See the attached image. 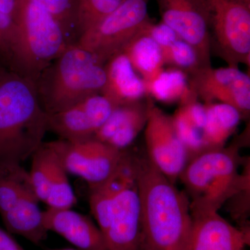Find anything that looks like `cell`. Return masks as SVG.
Masks as SVG:
<instances>
[{
	"label": "cell",
	"instance_id": "1",
	"mask_svg": "<svg viewBox=\"0 0 250 250\" xmlns=\"http://www.w3.org/2000/svg\"><path fill=\"white\" fill-rule=\"evenodd\" d=\"M136 182L143 250H185L192 224L186 192L161 173L147 155L138 154Z\"/></svg>",
	"mask_w": 250,
	"mask_h": 250
},
{
	"label": "cell",
	"instance_id": "2",
	"mask_svg": "<svg viewBox=\"0 0 250 250\" xmlns=\"http://www.w3.org/2000/svg\"><path fill=\"white\" fill-rule=\"evenodd\" d=\"M47 114L34 81L5 68L0 72V166L21 164L43 143Z\"/></svg>",
	"mask_w": 250,
	"mask_h": 250
},
{
	"label": "cell",
	"instance_id": "3",
	"mask_svg": "<svg viewBox=\"0 0 250 250\" xmlns=\"http://www.w3.org/2000/svg\"><path fill=\"white\" fill-rule=\"evenodd\" d=\"M105 82L104 65L75 42L49 64L34 83L41 107L50 115L101 93Z\"/></svg>",
	"mask_w": 250,
	"mask_h": 250
},
{
	"label": "cell",
	"instance_id": "4",
	"mask_svg": "<svg viewBox=\"0 0 250 250\" xmlns=\"http://www.w3.org/2000/svg\"><path fill=\"white\" fill-rule=\"evenodd\" d=\"M241 164L236 143L192 158L179 178L185 187L191 212L218 211L244 181L248 172L239 173Z\"/></svg>",
	"mask_w": 250,
	"mask_h": 250
},
{
	"label": "cell",
	"instance_id": "5",
	"mask_svg": "<svg viewBox=\"0 0 250 250\" xmlns=\"http://www.w3.org/2000/svg\"><path fill=\"white\" fill-rule=\"evenodd\" d=\"M16 22L14 71L35 82L42 70L72 42L52 15L27 0H21Z\"/></svg>",
	"mask_w": 250,
	"mask_h": 250
},
{
	"label": "cell",
	"instance_id": "6",
	"mask_svg": "<svg viewBox=\"0 0 250 250\" xmlns=\"http://www.w3.org/2000/svg\"><path fill=\"white\" fill-rule=\"evenodd\" d=\"M149 0H125L115 11L81 34L75 43L104 65L125 49L153 22Z\"/></svg>",
	"mask_w": 250,
	"mask_h": 250
},
{
	"label": "cell",
	"instance_id": "7",
	"mask_svg": "<svg viewBox=\"0 0 250 250\" xmlns=\"http://www.w3.org/2000/svg\"><path fill=\"white\" fill-rule=\"evenodd\" d=\"M219 55L229 67H250V5L233 0H207Z\"/></svg>",
	"mask_w": 250,
	"mask_h": 250
},
{
	"label": "cell",
	"instance_id": "8",
	"mask_svg": "<svg viewBox=\"0 0 250 250\" xmlns=\"http://www.w3.org/2000/svg\"><path fill=\"white\" fill-rule=\"evenodd\" d=\"M48 143L67 173L83 179L90 188L103 183L113 174L125 150L94 139L79 142L60 139Z\"/></svg>",
	"mask_w": 250,
	"mask_h": 250
},
{
	"label": "cell",
	"instance_id": "9",
	"mask_svg": "<svg viewBox=\"0 0 250 250\" xmlns=\"http://www.w3.org/2000/svg\"><path fill=\"white\" fill-rule=\"evenodd\" d=\"M190 89L205 104L223 103L236 108L242 118L250 111V77L238 67H201L187 75Z\"/></svg>",
	"mask_w": 250,
	"mask_h": 250
},
{
	"label": "cell",
	"instance_id": "10",
	"mask_svg": "<svg viewBox=\"0 0 250 250\" xmlns=\"http://www.w3.org/2000/svg\"><path fill=\"white\" fill-rule=\"evenodd\" d=\"M161 22L195 49L201 67L210 66L209 8L207 0H156Z\"/></svg>",
	"mask_w": 250,
	"mask_h": 250
},
{
	"label": "cell",
	"instance_id": "11",
	"mask_svg": "<svg viewBox=\"0 0 250 250\" xmlns=\"http://www.w3.org/2000/svg\"><path fill=\"white\" fill-rule=\"evenodd\" d=\"M144 130L147 157L175 184L188 163L189 156L174 129L172 116L153 104Z\"/></svg>",
	"mask_w": 250,
	"mask_h": 250
},
{
	"label": "cell",
	"instance_id": "12",
	"mask_svg": "<svg viewBox=\"0 0 250 250\" xmlns=\"http://www.w3.org/2000/svg\"><path fill=\"white\" fill-rule=\"evenodd\" d=\"M116 106L102 93L90 95L70 107L47 115L48 131L70 142L93 139Z\"/></svg>",
	"mask_w": 250,
	"mask_h": 250
},
{
	"label": "cell",
	"instance_id": "13",
	"mask_svg": "<svg viewBox=\"0 0 250 250\" xmlns=\"http://www.w3.org/2000/svg\"><path fill=\"white\" fill-rule=\"evenodd\" d=\"M100 229L108 250H143L141 203L136 181L115 197L107 220Z\"/></svg>",
	"mask_w": 250,
	"mask_h": 250
},
{
	"label": "cell",
	"instance_id": "14",
	"mask_svg": "<svg viewBox=\"0 0 250 250\" xmlns=\"http://www.w3.org/2000/svg\"><path fill=\"white\" fill-rule=\"evenodd\" d=\"M191 215L185 250H246L250 246V226H234L218 211L191 212Z\"/></svg>",
	"mask_w": 250,
	"mask_h": 250
},
{
	"label": "cell",
	"instance_id": "15",
	"mask_svg": "<svg viewBox=\"0 0 250 250\" xmlns=\"http://www.w3.org/2000/svg\"><path fill=\"white\" fill-rule=\"evenodd\" d=\"M153 104L143 99L116 106L93 139L118 150L127 149L145 129Z\"/></svg>",
	"mask_w": 250,
	"mask_h": 250
},
{
	"label": "cell",
	"instance_id": "16",
	"mask_svg": "<svg viewBox=\"0 0 250 250\" xmlns=\"http://www.w3.org/2000/svg\"><path fill=\"white\" fill-rule=\"evenodd\" d=\"M46 229L58 233L79 250H108L101 230L87 216L71 208H47L43 211Z\"/></svg>",
	"mask_w": 250,
	"mask_h": 250
},
{
	"label": "cell",
	"instance_id": "17",
	"mask_svg": "<svg viewBox=\"0 0 250 250\" xmlns=\"http://www.w3.org/2000/svg\"><path fill=\"white\" fill-rule=\"evenodd\" d=\"M106 82L101 93L115 106L143 100L147 95L146 84L124 53L104 64Z\"/></svg>",
	"mask_w": 250,
	"mask_h": 250
},
{
	"label": "cell",
	"instance_id": "18",
	"mask_svg": "<svg viewBox=\"0 0 250 250\" xmlns=\"http://www.w3.org/2000/svg\"><path fill=\"white\" fill-rule=\"evenodd\" d=\"M172 118L177 136L188 154L189 161L207 150L205 141V106L197 97L181 103Z\"/></svg>",
	"mask_w": 250,
	"mask_h": 250
},
{
	"label": "cell",
	"instance_id": "19",
	"mask_svg": "<svg viewBox=\"0 0 250 250\" xmlns=\"http://www.w3.org/2000/svg\"><path fill=\"white\" fill-rule=\"evenodd\" d=\"M35 192L23 197L12 209L1 215L6 229L20 235L36 246L47 238L48 231L43 221V211L39 207Z\"/></svg>",
	"mask_w": 250,
	"mask_h": 250
},
{
	"label": "cell",
	"instance_id": "20",
	"mask_svg": "<svg viewBox=\"0 0 250 250\" xmlns=\"http://www.w3.org/2000/svg\"><path fill=\"white\" fill-rule=\"evenodd\" d=\"M148 27L123 52L144 82L147 94L149 86L164 71L165 65L160 47L148 34Z\"/></svg>",
	"mask_w": 250,
	"mask_h": 250
},
{
	"label": "cell",
	"instance_id": "21",
	"mask_svg": "<svg viewBox=\"0 0 250 250\" xmlns=\"http://www.w3.org/2000/svg\"><path fill=\"white\" fill-rule=\"evenodd\" d=\"M205 106V141L207 150L224 147L243 119L241 115L236 108L225 104L210 103Z\"/></svg>",
	"mask_w": 250,
	"mask_h": 250
},
{
	"label": "cell",
	"instance_id": "22",
	"mask_svg": "<svg viewBox=\"0 0 250 250\" xmlns=\"http://www.w3.org/2000/svg\"><path fill=\"white\" fill-rule=\"evenodd\" d=\"M31 158L32 162L29 172L31 185L39 201L45 203L63 167L48 143H42Z\"/></svg>",
	"mask_w": 250,
	"mask_h": 250
},
{
	"label": "cell",
	"instance_id": "23",
	"mask_svg": "<svg viewBox=\"0 0 250 250\" xmlns=\"http://www.w3.org/2000/svg\"><path fill=\"white\" fill-rule=\"evenodd\" d=\"M35 192L29 172L21 164L0 166V214L4 215L23 197Z\"/></svg>",
	"mask_w": 250,
	"mask_h": 250
},
{
	"label": "cell",
	"instance_id": "24",
	"mask_svg": "<svg viewBox=\"0 0 250 250\" xmlns=\"http://www.w3.org/2000/svg\"><path fill=\"white\" fill-rule=\"evenodd\" d=\"M148 94L164 103L180 104L195 96L189 87L187 74L174 67L161 72L149 86Z\"/></svg>",
	"mask_w": 250,
	"mask_h": 250
},
{
	"label": "cell",
	"instance_id": "25",
	"mask_svg": "<svg viewBox=\"0 0 250 250\" xmlns=\"http://www.w3.org/2000/svg\"><path fill=\"white\" fill-rule=\"evenodd\" d=\"M125 0H79L76 34H81L93 27L121 6Z\"/></svg>",
	"mask_w": 250,
	"mask_h": 250
},
{
	"label": "cell",
	"instance_id": "26",
	"mask_svg": "<svg viewBox=\"0 0 250 250\" xmlns=\"http://www.w3.org/2000/svg\"><path fill=\"white\" fill-rule=\"evenodd\" d=\"M45 10L61 24L70 41L76 35V21L79 0H27Z\"/></svg>",
	"mask_w": 250,
	"mask_h": 250
},
{
	"label": "cell",
	"instance_id": "27",
	"mask_svg": "<svg viewBox=\"0 0 250 250\" xmlns=\"http://www.w3.org/2000/svg\"><path fill=\"white\" fill-rule=\"evenodd\" d=\"M164 63L172 65L188 75L201 67L195 49L182 39H177L167 48L161 50Z\"/></svg>",
	"mask_w": 250,
	"mask_h": 250
},
{
	"label": "cell",
	"instance_id": "28",
	"mask_svg": "<svg viewBox=\"0 0 250 250\" xmlns=\"http://www.w3.org/2000/svg\"><path fill=\"white\" fill-rule=\"evenodd\" d=\"M17 39V22L0 9V63L11 70H14Z\"/></svg>",
	"mask_w": 250,
	"mask_h": 250
},
{
	"label": "cell",
	"instance_id": "29",
	"mask_svg": "<svg viewBox=\"0 0 250 250\" xmlns=\"http://www.w3.org/2000/svg\"><path fill=\"white\" fill-rule=\"evenodd\" d=\"M147 33L160 47L161 50L167 48L177 39H180L173 29L163 22L151 23L148 27Z\"/></svg>",
	"mask_w": 250,
	"mask_h": 250
},
{
	"label": "cell",
	"instance_id": "30",
	"mask_svg": "<svg viewBox=\"0 0 250 250\" xmlns=\"http://www.w3.org/2000/svg\"><path fill=\"white\" fill-rule=\"evenodd\" d=\"M0 250H24L11 233L0 228Z\"/></svg>",
	"mask_w": 250,
	"mask_h": 250
},
{
	"label": "cell",
	"instance_id": "31",
	"mask_svg": "<svg viewBox=\"0 0 250 250\" xmlns=\"http://www.w3.org/2000/svg\"><path fill=\"white\" fill-rule=\"evenodd\" d=\"M21 2V0H0V9L16 21Z\"/></svg>",
	"mask_w": 250,
	"mask_h": 250
},
{
	"label": "cell",
	"instance_id": "32",
	"mask_svg": "<svg viewBox=\"0 0 250 250\" xmlns=\"http://www.w3.org/2000/svg\"><path fill=\"white\" fill-rule=\"evenodd\" d=\"M233 1H238V2L243 3V4L250 5V0H233Z\"/></svg>",
	"mask_w": 250,
	"mask_h": 250
},
{
	"label": "cell",
	"instance_id": "33",
	"mask_svg": "<svg viewBox=\"0 0 250 250\" xmlns=\"http://www.w3.org/2000/svg\"><path fill=\"white\" fill-rule=\"evenodd\" d=\"M47 250H79L77 249H72V248H63V249H49Z\"/></svg>",
	"mask_w": 250,
	"mask_h": 250
},
{
	"label": "cell",
	"instance_id": "34",
	"mask_svg": "<svg viewBox=\"0 0 250 250\" xmlns=\"http://www.w3.org/2000/svg\"><path fill=\"white\" fill-rule=\"evenodd\" d=\"M5 68H6V67H5L4 65H2L1 63H0V72L2 71V70Z\"/></svg>",
	"mask_w": 250,
	"mask_h": 250
}]
</instances>
